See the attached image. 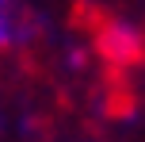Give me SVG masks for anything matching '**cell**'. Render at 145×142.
<instances>
[{"label": "cell", "mask_w": 145, "mask_h": 142, "mask_svg": "<svg viewBox=\"0 0 145 142\" xmlns=\"http://www.w3.org/2000/svg\"><path fill=\"white\" fill-rule=\"evenodd\" d=\"M95 54L111 69H134L145 61V35L126 19H103L95 23Z\"/></svg>", "instance_id": "obj_1"}, {"label": "cell", "mask_w": 145, "mask_h": 142, "mask_svg": "<svg viewBox=\"0 0 145 142\" xmlns=\"http://www.w3.org/2000/svg\"><path fill=\"white\" fill-rule=\"evenodd\" d=\"M38 23L23 0H0V50H15L35 38Z\"/></svg>", "instance_id": "obj_2"}]
</instances>
